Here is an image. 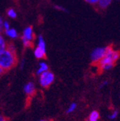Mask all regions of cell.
Returning a JSON list of instances; mask_svg holds the SVG:
<instances>
[{
    "label": "cell",
    "instance_id": "1",
    "mask_svg": "<svg viewBox=\"0 0 120 121\" xmlns=\"http://www.w3.org/2000/svg\"><path fill=\"white\" fill-rule=\"evenodd\" d=\"M17 64L16 49L13 44H8L7 48L0 52V66L4 71L12 69Z\"/></svg>",
    "mask_w": 120,
    "mask_h": 121
},
{
    "label": "cell",
    "instance_id": "16",
    "mask_svg": "<svg viewBox=\"0 0 120 121\" xmlns=\"http://www.w3.org/2000/svg\"><path fill=\"white\" fill-rule=\"evenodd\" d=\"M118 114H119V112H118L117 110L113 111V112L109 114V115H108V118H109L110 120H114V119H116V118L117 117Z\"/></svg>",
    "mask_w": 120,
    "mask_h": 121
},
{
    "label": "cell",
    "instance_id": "4",
    "mask_svg": "<svg viewBox=\"0 0 120 121\" xmlns=\"http://www.w3.org/2000/svg\"><path fill=\"white\" fill-rule=\"evenodd\" d=\"M34 39L33 30L31 26H28L23 30L21 40L23 44L25 47H29L33 46V40Z\"/></svg>",
    "mask_w": 120,
    "mask_h": 121
},
{
    "label": "cell",
    "instance_id": "22",
    "mask_svg": "<svg viewBox=\"0 0 120 121\" xmlns=\"http://www.w3.org/2000/svg\"><path fill=\"white\" fill-rule=\"evenodd\" d=\"M0 121H7V120H6L3 116H2L1 114H0Z\"/></svg>",
    "mask_w": 120,
    "mask_h": 121
},
{
    "label": "cell",
    "instance_id": "5",
    "mask_svg": "<svg viewBox=\"0 0 120 121\" xmlns=\"http://www.w3.org/2000/svg\"><path fill=\"white\" fill-rule=\"evenodd\" d=\"M106 53V47H97L91 52V60L93 64H97Z\"/></svg>",
    "mask_w": 120,
    "mask_h": 121
},
{
    "label": "cell",
    "instance_id": "12",
    "mask_svg": "<svg viewBox=\"0 0 120 121\" xmlns=\"http://www.w3.org/2000/svg\"><path fill=\"white\" fill-rule=\"evenodd\" d=\"M38 47L41 48L44 50H46V43H45V41L44 39L43 38V36L41 35H40L38 36Z\"/></svg>",
    "mask_w": 120,
    "mask_h": 121
},
{
    "label": "cell",
    "instance_id": "2",
    "mask_svg": "<svg viewBox=\"0 0 120 121\" xmlns=\"http://www.w3.org/2000/svg\"><path fill=\"white\" fill-rule=\"evenodd\" d=\"M120 57V52L117 50H114L111 46L106 47V53L105 56L102 58L97 64L98 67L103 71L109 70L114 66L116 60Z\"/></svg>",
    "mask_w": 120,
    "mask_h": 121
},
{
    "label": "cell",
    "instance_id": "21",
    "mask_svg": "<svg viewBox=\"0 0 120 121\" xmlns=\"http://www.w3.org/2000/svg\"><path fill=\"white\" fill-rule=\"evenodd\" d=\"M108 83V81H103V82L101 83V84H100V87L104 86L107 85Z\"/></svg>",
    "mask_w": 120,
    "mask_h": 121
},
{
    "label": "cell",
    "instance_id": "20",
    "mask_svg": "<svg viewBox=\"0 0 120 121\" xmlns=\"http://www.w3.org/2000/svg\"><path fill=\"white\" fill-rule=\"evenodd\" d=\"M3 22H4V21L2 19V18L0 17V31L3 29Z\"/></svg>",
    "mask_w": 120,
    "mask_h": 121
},
{
    "label": "cell",
    "instance_id": "10",
    "mask_svg": "<svg viewBox=\"0 0 120 121\" xmlns=\"http://www.w3.org/2000/svg\"><path fill=\"white\" fill-rule=\"evenodd\" d=\"M99 118V114L97 111L94 110L90 113L88 121H98Z\"/></svg>",
    "mask_w": 120,
    "mask_h": 121
},
{
    "label": "cell",
    "instance_id": "14",
    "mask_svg": "<svg viewBox=\"0 0 120 121\" xmlns=\"http://www.w3.org/2000/svg\"><path fill=\"white\" fill-rule=\"evenodd\" d=\"M7 14L10 18H11V19H15V18H16V16H17L16 12L13 8H9L7 10Z\"/></svg>",
    "mask_w": 120,
    "mask_h": 121
},
{
    "label": "cell",
    "instance_id": "9",
    "mask_svg": "<svg viewBox=\"0 0 120 121\" xmlns=\"http://www.w3.org/2000/svg\"><path fill=\"white\" fill-rule=\"evenodd\" d=\"M111 1L112 0H99L97 5L101 10H105L110 5Z\"/></svg>",
    "mask_w": 120,
    "mask_h": 121
},
{
    "label": "cell",
    "instance_id": "8",
    "mask_svg": "<svg viewBox=\"0 0 120 121\" xmlns=\"http://www.w3.org/2000/svg\"><path fill=\"white\" fill-rule=\"evenodd\" d=\"M38 68L36 71V74L40 75L41 73H43V72L49 70V66H48L47 64L45 63L44 61H41L39 63V65H38Z\"/></svg>",
    "mask_w": 120,
    "mask_h": 121
},
{
    "label": "cell",
    "instance_id": "18",
    "mask_svg": "<svg viewBox=\"0 0 120 121\" xmlns=\"http://www.w3.org/2000/svg\"><path fill=\"white\" fill-rule=\"evenodd\" d=\"M54 7H55V9H57V10H58L60 11H63V12H66L67 11V10L64 7H63V6H61V5H55Z\"/></svg>",
    "mask_w": 120,
    "mask_h": 121
},
{
    "label": "cell",
    "instance_id": "13",
    "mask_svg": "<svg viewBox=\"0 0 120 121\" xmlns=\"http://www.w3.org/2000/svg\"><path fill=\"white\" fill-rule=\"evenodd\" d=\"M8 47V44L5 42V40L4 39L3 36L0 33V52H2L3 50H4Z\"/></svg>",
    "mask_w": 120,
    "mask_h": 121
},
{
    "label": "cell",
    "instance_id": "3",
    "mask_svg": "<svg viewBox=\"0 0 120 121\" xmlns=\"http://www.w3.org/2000/svg\"><path fill=\"white\" fill-rule=\"evenodd\" d=\"M55 81V75L47 70L39 75V83L43 88H48Z\"/></svg>",
    "mask_w": 120,
    "mask_h": 121
},
{
    "label": "cell",
    "instance_id": "19",
    "mask_svg": "<svg viewBox=\"0 0 120 121\" xmlns=\"http://www.w3.org/2000/svg\"><path fill=\"white\" fill-rule=\"evenodd\" d=\"M3 28L5 30H7L8 29H10V24L8 21H4L3 22Z\"/></svg>",
    "mask_w": 120,
    "mask_h": 121
},
{
    "label": "cell",
    "instance_id": "17",
    "mask_svg": "<svg viewBox=\"0 0 120 121\" xmlns=\"http://www.w3.org/2000/svg\"><path fill=\"white\" fill-rule=\"evenodd\" d=\"M86 2L90 4H92V5H97L99 0H84Z\"/></svg>",
    "mask_w": 120,
    "mask_h": 121
},
{
    "label": "cell",
    "instance_id": "24",
    "mask_svg": "<svg viewBox=\"0 0 120 121\" xmlns=\"http://www.w3.org/2000/svg\"><path fill=\"white\" fill-rule=\"evenodd\" d=\"M40 121H47V120H41Z\"/></svg>",
    "mask_w": 120,
    "mask_h": 121
},
{
    "label": "cell",
    "instance_id": "11",
    "mask_svg": "<svg viewBox=\"0 0 120 121\" xmlns=\"http://www.w3.org/2000/svg\"><path fill=\"white\" fill-rule=\"evenodd\" d=\"M5 34L11 39H16L18 37V33L14 28H10L5 30Z\"/></svg>",
    "mask_w": 120,
    "mask_h": 121
},
{
    "label": "cell",
    "instance_id": "6",
    "mask_svg": "<svg viewBox=\"0 0 120 121\" xmlns=\"http://www.w3.org/2000/svg\"><path fill=\"white\" fill-rule=\"evenodd\" d=\"M24 92L28 96H32L35 92V86L33 82H28L24 86Z\"/></svg>",
    "mask_w": 120,
    "mask_h": 121
},
{
    "label": "cell",
    "instance_id": "15",
    "mask_svg": "<svg viewBox=\"0 0 120 121\" xmlns=\"http://www.w3.org/2000/svg\"><path fill=\"white\" fill-rule=\"evenodd\" d=\"M76 108H77V104H76V103H71V104H70V106H69V108H67L66 113L67 114L72 113L76 109Z\"/></svg>",
    "mask_w": 120,
    "mask_h": 121
},
{
    "label": "cell",
    "instance_id": "23",
    "mask_svg": "<svg viewBox=\"0 0 120 121\" xmlns=\"http://www.w3.org/2000/svg\"><path fill=\"white\" fill-rule=\"evenodd\" d=\"M4 72V70H3V69L1 67V66H0V75H1L2 74V72Z\"/></svg>",
    "mask_w": 120,
    "mask_h": 121
},
{
    "label": "cell",
    "instance_id": "7",
    "mask_svg": "<svg viewBox=\"0 0 120 121\" xmlns=\"http://www.w3.org/2000/svg\"><path fill=\"white\" fill-rule=\"evenodd\" d=\"M34 56L38 59H43L46 57V50L37 47L34 50Z\"/></svg>",
    "mask_w": 120,
    "mask_h": 121
}]
</instances>
